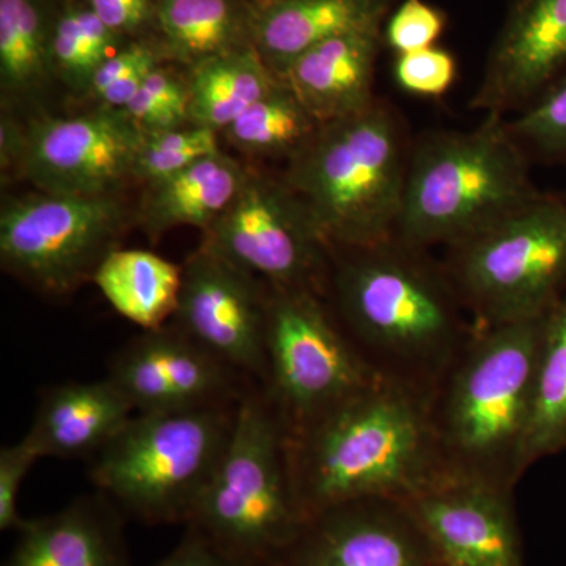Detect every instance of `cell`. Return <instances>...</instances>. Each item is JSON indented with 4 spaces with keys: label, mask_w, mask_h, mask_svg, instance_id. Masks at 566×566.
<instances>
[{
    "label": "cell",
    "mask_w": 566,
    "mask_h": 566,
    "mask_svg": "<svg viewBox=\"0 0 566 566\" xmlns=\"http://www.w3.org/2000/svg\"><path fill=\"white\" fill-rule=\"evenodd\" d=\"M566 450V294L543 322L523 450L524 474Z\"/></svg>",
    "instance_id": "obj_27"
},
{
    "label": "cell",
    "mask_w": 566,
    "mask_h": 566,
    "mask_svg": "<svg viewBox=\"0 0 566 566\" xmlns=\"http://www.w3.org/2000/svg\"><path fill=\"white\" fill-rule=\"evenodd\" d=\"M237 401L134 412L92 458L96 491L142 523L186 526L229 444Z\"/></svg>",
    "instance_id": "obj_7"
},
{
    "label": "cell",
    "mask_w": 566,
    "mask_h": 566,
    "mask_svg": "<svg viewBox=\"0 0 566 566\" xmlns=\"http://www.w3.org/2000/svg\"><path fill=\"white\" fill-rule=\"evenodd\" d=\"M566 76V0H512L471 107L504 117Z\"/></svg>",
    "instance_id": "obj_17"
},
{
    "label": "cell",
    "mask_w": 566,
    "mask_h": 566,
    "mask_svg": "<svg viewBox=\"0 0 566 566\" xmlns=\"http://www.w3.org/2000/svg\"><path fill=\"white\" fill-rule=\"evenodd\" d=\"M186 74L189 123L219 134L282 81L253 46L208 59Z\"/></svg>",
    "instance_id": "obj_26"
},
{
    "label": "cell",
    "mask_w": 566,
    "mask_h": 566,
    "mask_svg": "<svg viewBox=\"0 0 566 566\" xmlns=\"http://www.w3.org/2000/svg\"><path fill=\"white\" fill-rule=\"evenodd\" d=\"M123 111L144 134L191 125L188 74L178 73L166 62L161 63L148 73L140 91Z\"/></svg>",
    "instance_id": "obj_31"
},
{
    "label": "cell",
    "mask_w": 566,
    "mask_h": 566,
    "mask_svg": "<svg viewBox=\"0 0 566 566\" xmlns=\"http://www.w3.org/2000/svg\"><path fill=\"white\" fill-rule=\"evenodd\" d=\"M444 266L476 327L543 318L566 294V197L543 193L447 249Z\"/></svg>",
    "instance_id": "obj_8"
},
{
    "label": "cell",
    "mask_w": 566,
    "mask_h": 566,
    "mask_svg": "<svg viewBox=\"0 0 566 566\" xmlns=\"http://www.w3.org/2000/svg\"><path fill=\"white\" fill-rule=\"evenodd\" d=\"M457 77L455 55L442 48L433 46L395 55V84L409 95L441 98L453 87Z\"/></svg>",
    "instance_id": "obj_34"
},
{
    "label": "cell",
    "mask_w": 566,
    "mask_h": 566,
    "mask_svg": "<svg viewBox=\"0 0 566 566\" xmlns=\"http://www.w3.org/2000/svg\"><path fill=\"white\" fill-rule=\"evenodd\" d=\"M132 401L111 378L65 382L41 392L28 438L41 458H95L134 416Z\"/></svg>",
    "instance_id": "obj_20"
},
{
    "label": "cell",
    "mask_w": 566,
    "mask_h": 566,
    "mask_svg": "<svg viewBox=\"0 0 566 566\" xmlns=\"http://www.w3.org/2000/svg\"><path fill=\"white\" fill-rule=\"evenodd\" d=\"M444 11L424 0H401L387 17L382 39L395 55L436 46L446 31Z\"/></svg>",
    "instance_id": "obj_35"
},
{
    "label": "cell",
    "mask_w": 566,
    "mask_h": 566,
    "mask_svg": "<svg viewBox=\"0 0 566 566\" xmlns=\"http://www.w3.org/2000/svg\"><path fill=\"white\" fill-rule=\"evenodd\" d=\"M249 3H268L273 2V0H248Z\"/></svg>",
    "instance_id": "obj_39"
},
{
    "label": "cell",
    "mask_w": 566,
    "mask_h": 566,
    "mask_svg": "<svg viewBox=\"0 0 566 566\" xmlns=\"http://www.w3.org/2000/svg\"><path fill=\"white\" fill-rule=\"evenodd\" d=\"M543 322L475 326L430 400L442 471L515 491Z\"/></svg>",
    "instance_id": "obj_3"
},
{
    "label": "cell",
    "mask_w": 566,
    "mask_h": 566,
    "mask_svg": "<svg viewBox=\"0 0 566 566\" xmlns=\"http://www.w3.org/2000/svg\"><path fill=\"white\" fill-rule=\"evenodd\" d=\"M107 378L136 412L233 403L244 376L227 367L172 323L144 331L112 357Z\"/></svg>",
    "instance_id": "obj_15"
},
{
    "label": "cell",
    "mask_w": 566,
    "mask_h": 566,
    "mask_svg": "<svg viewBox=\"0 0 566 566\" xmlns=\"http://www.w3.org/2000/svg\"><path fill=\"white\" fill-rule=\"evenodd\" d=\"M566 197V196H565Z\"/></svg>",
    "instance_id": "obj_40"
},
{
    "label": "cell",
    "mask_w": 566,
    "mask_h": 566,
    "mask_svg": "<svg viewBox=\"0 0 566 566\" xmlns=\"http://www.w3.org/2000/svg\"><path fill=\"white\" fill-rule=\"evenodd\" d=\"M163 51L191 70L208 59L253 46L251 3L237 0H156Z\"/></svg>",
    "instance_id": "obj_25"
},
{
    "label": "cell",
    "mask_w": 566,
    "mask_h": 566,
    "mask_svg": "<svg viewBox=\"0 0 566 566\" xmlns=\"http://www.w3.org/2000/svg\"><path fill=\"white\" fill-rule=\"evenodd\" d=\"M142 137L123 109L95 106L71 117L40 114L24 126L18 177L36 191L62 196H123L134 181Z\"/></svg>",
    "instance_id": "obj_12"
},
{
    "label": "cell",
    "mask_w": 566,
    "mask_h": 566,
    "mask_svg": "<svg viewBox=\"0 0 566 566\" xmlns=\"http://www.w3.org/2000/svg\"><path fill=\"white\" fill-rule=\"evenodd\" d=\"M200 245L268 285L326 294L331 249L282 174L248 163L240 191Z\"/></svg>",
    "instance_id": "obj_11"
},
{
    "label": "cell",
    "mask_w": 566,
    "mask_h": 566,
    "mask_svg": "<svg viewBox=\"0 0 566 566\" xmlns=\"http://www.w3.org/2000/svg\"><path fill=\"white\" fill-rule=\"evenodd\" d=\"M221 134L200 126H182L142 137L134 181L147 186L188 169L193 163L222 151Z\"/></svg>",
    "instance_id": "obj_30"
},
{
    "label": "cell",
    "mask_w": 566,
    "mask_h": 566,
    "mask_svg": "<svg viewBox=\"0 0 566 566\" xmlns=\"http://www.w3.org/2000/svg\"><path fill=\"white\" fill-rule=\"evenodd\" d=\"M41 458L28 436L0 450V531H20L24 524L18 505L25 476Z\"/></svg>",
    "instance_id": "obj_36"
},
{
    "label": "cell",
    "mask_w": 566,
    "mask_h": 566,
    "mask_svg": "<svg viewBox=\"0 0 566 566\" xmlns=\"http://www.w3.org/2000/svg\"><path fill=\"white\" fill-rule=\"evenodd\" d=\"M524 148L553 159H566V76L547 88L526 109L506 120Z\"/></svg>",
    "instance_id": "obj_33"
},
{
    "label": "cell",
    "mask_w": 566,
    "mask_h": 566,
    "mask_svg": "<svg viewBox=\"0 0 566 566\" xmlns=\"http://www.w3.org/2000/svg\"><path fill=\"white\" fill-rule=\"evenodd\" d=\"M395 0H273L251 3V39L275 76L316 44L386 21Z\"/></svg>",
    "instance_id": "obj_21"
},
{
    "label": "cell",
    "mask_w": 566,
    "mask_h": 566,
    "mask_svg": "<svg viewBox=\"0 0 566 566\" xmlns=\"http://www.w3.org/2000/svg\"><path fill=\"white\" fill-rule=\"evenodd\" d=\"M324 300L375 375L428 403L475 329L444 264L397 238L331 251Z\"/></svg>",
    "instance_id": "obj_1"
},
{
    "label": "cell",
    "mask_w": 566,
    "mask_h": 566,
    "mask_svg": "<svg viewBox=\"0 0 566 566\" xmlns=\"http://www.w3.org/2000/svg\"><path fill=\"white\" fill-rule=\"evenodd\" d=\"M412 145L385 102L322 123L282 177L331 251L392 240Z\"/></svg>",
    "instance_id": "obj_4"
},
{
    "label": "cell",
    "mask_w": 566,
    "mask_h": 566,
    "mask_svg": "<svg viewBox=\"0 0 566 566\" xmlns=\"http://www.w3.org/2000/svg\"><path fill=\"white\" fill-rule=\"evenodd\" d=\"M125 40L111 32L87 6H69L59 13L52 35L55 82L74 95L87 96L96 71Z\"/></svg>",
    "instance_id": "obj_29"
},
{
    "label": "cell",
    "mask_w": 566,
    "mask_h": 566,
    "mask_svg": "<svg viewBox=\"0 0 566 566\" xmlns=\"http://www.w3.org/2000/svg\"><path fill=\"white\" fill-rule=\"evenodd\" d=\"M274 566H442L403 501L359 499L308 517Z\"/></svg>",
    "instance_id": "obj_16"
},
{
    "label": "cell",
    "mask_w": 566,
    "mask_h": 566,
    "mask_svg": "<svg viewBox=\"0 0 566 566\" xmlns=\"http://www.w3.org/2000/svg\"><path fill=\"white\" fill-rule=\"evenodd\" d=\"M136 226L125 196H62L43 191L3 197L2 270L48 296H66L93 274Z\"/></svg>",
    "instance_id": "obj_9"
},
{
    "label": "cell",
    "mask_w": 566,
    "mask_h": 566,
    "mask_svg": "<svg viewBox=\"0 0 566 566\" xmlns=\"http://www.w3.org/2000/svg\"><path fill=\"white\" fill-rule=\"evenodd\" d=\"M307 523L289 431L262 386L237 401L229 444L186 527L249 566H274Z\"/></svg>",
    "instance_id": "obj_6"
},
{
    "label": "cell",
    "mask_w": 566,
    "mask_h": 566,
    "mask_svg": "<svg viewBox=\"0 0 566 566\" xmlns=\"http://www.w3.org/2000/svg\"><path fill=\"white\" fill-rule=\"evenodd\" d=\"M182 266L172 324L249 381L266 385L270 285L199 245Z\"/></svg>",
    "instance_id": "obj_13"
},
{
    "label": "cell",
    "mask_w": 566,
    "mask_h": 566,
    "mask_svg": "<svg viewBox=\"0 0 566 566\" xmlns=\"http://www.w3.org/2000/svg\"><path fill=\"white\" fill-rule=\"evenodd\" d=\"M92 282L123 318L144 331L172 322L180 300L182 266L142 249H117Z\"/></svg>",
    "instance_id": "obj_24"
},
{
    "label": "cell",
    "mask_w": 566,
    "mask_h": 566,
    "mask_svg": "<svg viewBox=\"0 0 566 566\" xmlns=\"http://www.w3.org/2000/svg\"><path fill=\"white\" fill-rule=\"evenodd\" d=\"M51 0H0L2 112L43 102L55 82L51 50L55 21Z\"/></svg>",
    "instance_id": "obj_23"
},
{
    "label": "cell",
    "mask_w": 566,
    "mask_h": 566,
    "mask_svg": "<svg viewBox=\"0 0 566 566\" xmlns=\"http://www.w3.org/2000/svg\"><path fill=\"white\" fill-rule=\"evenodd\" d=\"M125 515L96 491L54 515L25 520L2 566H134Z\"/></svg>",
    "instance_id": "obj_19"
},
{
    "label": "cell",
    "mask_w": 566,
    "mask_h": 566,
    "mask_svg": "<svg viewBox=\"0 0 566 566\" xmlns=\"http://www.w3.org/2000/svg\"><path fill=\"white\" fill-rule=\"evenodd\" d=\"M403 502L442 566H526L513 491L442 471Z\"/></svg>",
    "instance_id": "obj_14"
},
{
    "label": "cell",
    "mask_w": 566,
    "mask_h": 566,
    "mask_svg": "<svg viewBox=\"0 0 566 566\" xmlns=\"http://www.w3.org/2000/svg\"><path fill=\"white\" fill-rule=\"evenodd\" d=\"M164 62L167 59L161 46H153L145 40L129 41L96 71L87 96L96 106L125 109L148 73Z\"/></svg>",
    "instance_id": "obj_32"
},
{
    "label": "cell",
    "mask_w": 566,
    "mask_h": 566,
    "mask_svg": "<svg viewBox=\"0 0 566 566\" xmlns=\"http://www.w3.org/2000/svg\"><path fill=\"white\" fill-rule=\"evenodd\" d=\"M155 566H249L237 558L230 557L208 542L203 535L186 527V534L169 556L164 557Z\"/></svg>",
    "instance_id": "obj_38"
},
{
    "label": "cell",
    "mask_w": 566,
    "mask_h": 566,
    "mask_svg": "<svg viewBox=\"0 0 566 566\" xmlns=\"http://www.w3.org/2000/svg\"><path fill=\"white\" fill-rule=\"evenodd\" d=\"M245 172L248 164L219 151L181 172L142 186L136 226L151 244L180 227L205 233L233 202Z\"/></svg>",
    "instance_id": "obj_22"
},
{
    "label": "cell",
    "mask_w": 566,
    "mask_h": 566,
    "mask_svg": "<svg viewBox=\"0 0 566 566\" xmlns=\"http://www.w3.org/2000/svg\"><path fill=\"white\" fill-rule=\"evenodd\" d=\"M297 497L311 517L359 499H406L441 474L430 403L379 379L289 434Z\"/></svg>",
    "instance_id": "obj_2"
},
{
    "label": "cell",
    "mask_w": 566,
    "mask_h": 566,
    "mask_svg": "<svg viewBox=\"0 0 566 566\" xmlns=\"http://www.w3.org/2000/svg\"><path fill=\"white\" fill-rule=\"evenodd\" d=\"M543 192L527 150L504 117L471 132H436L412 145L394 238L412 248H452L534 203Z\"/></svg>",
    "instance_id": "obj_5"
},
{
    "label": "cell",
    "mask_w": 566,
    "mask_h": 566,
    "mask_svg": "<svg viewBox=\"0 0 566 566\" xmlns=\"http://www.w3.org/2000/svg\"><path fill=\"white\" fill-rule=\"evenodd\" d=\"M322 123L315 120L292 88L281 81L223 129L221 137L251 161H285L297 155Z\"/></svg>",
    "instance_id": "obj_28"
},
{
    "label": "cell",
    "mask_w": 566,
    "mask_h": 566,
    "mask_svg": "<svg viewBox=\"0 0 566 566\" xmlns=\"http://www.w3.org/2000/svg\"><path fill=\"white\" fill-rule=\"evenodd\" d=\"M99 21L122 40H142L151 28L158 29L156 0H87Z\"/></svg>",
    "instance_id": "obj_37"
},
{
    "label": "cell",
    "mask_w": 566,
    "mask_h": 566,
    "mask_svg": "<svg viewBox=\"0 0 566 566\" xmlns=\"http://www.w3.org/2000/svg\"><path fill=\"white\" fill-rule=\"evenodd\" d=\"M263 386L294 433L379 381L323 294L270 285Z\"/></svg>",
    "instance_id": "obj_10"
},
{
    "label": "cell",
    "mask_w": 566,
    "mask_h": 566,
    "mask_svg": "<svg viewBox=\"0 0 566 566\" xmlns=\"http://www.w3.org/2000/svg\"><path fill=\"white\" fill-rule=\"evenodd\" d=\"M386 21L354 29L316 44L281 80L318 123L359 114L375 103L376 62L385 46Z\"/></svg>",
    "instance_id": "obj_18"
}]
</instances>
